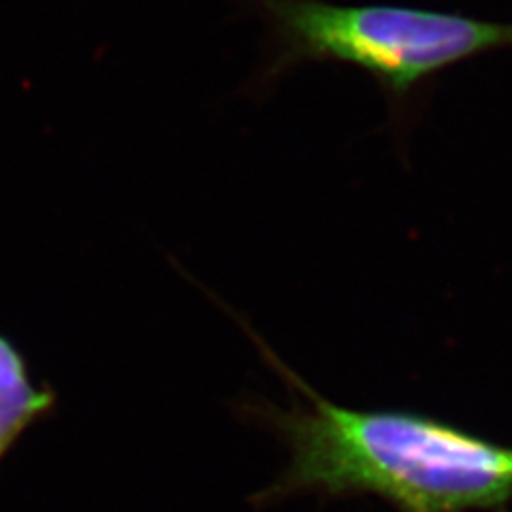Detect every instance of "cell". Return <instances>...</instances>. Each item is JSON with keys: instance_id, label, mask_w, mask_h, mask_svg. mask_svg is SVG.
Returning a JSON list of instances; mask_svg holds the SVG:
<instances>
[{"instance_id": "1", "label": "cell", "mask_w": 512, "mask_h": 512, "mask_svg": "<svg viewBox=\"0 0 512 512\" xmlns=\"http://www.w3.org/2000/svg\"><path fill=\"white\" fill-rule=\"evenodd\" d=\"M267 355L306 404L256 408L291 461L254 502L299 493L376 495L397 512H508L512 446L419 412L338 406Z\"/></svg>"}, {"instance_id": "2", "label": "cell", "mask_w": 512, "mask_h": 512, "mask_svg": "<svg viewBox=\"0 0 512 512\" xmlns=\"http://www.w3.org/2000/svg\"><path fill=\"white\" fill-rule=\"evenodd\" d=\"M265 26L248 90L269 94L303 64H348L370 75L399 111L423 82L459 62L512 47V24L402 5L329 0H233Z\"/></svg>"}, {"instance_id": "3", "label": "cell", "mask_w": 512, "mask_h": 512, "mask_svg": "<svg viewBox=\"0 0 512 512\" xmlns=\"http://www.w3.org/2000/svg\"><path fill=\"white\" fill-rule=\"evenodd\" d=\"M54 406L56 393L32 382L20 348L0 335V461L24 431L50 414Z\"/></svg>"}]
</instances>
